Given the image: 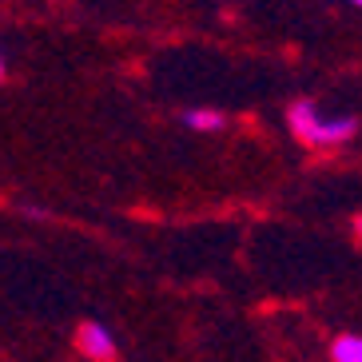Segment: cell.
<instances>
[{
	"label": "cell",
	"mask_w": 362,
	"mask_h": 362,
	"mask_svg": "<svg viewBox=\"0 0 362 362\" xmlns=\"http://www.w3.org/2000/svg\"><path fill=\"white\" fill-rule=\"evenodd\" d=\"M354 235H358V239H362V215H358V219H354Z\"/></svg>",
	"instance_id": "5"
},
{
	"label": "cell",
	"mask_w": 362,
	"mask_h": 362,
	"mask_svg": "<svg viewBox=\"0 0 362 362\" xmlns=\"http://www.w3.org/2000/svg\"><path fill=\"white\" fill-rule=\"evenodd\" d=\"M0 76H4V60H0Z\"/></svg>",
	"instance_id": "6"
},
{
	"label": "cell",
	"mask_w": 362,
	"mask_h": 362,
	"mask_svg": "<svg viewBox=\"0 0 362 362\" xmlns=\"http://www.w3.org/2000/svg\"><path fill=\"white\" fill-rule=\"evenodd\" d=\"M287 124H291V132H295V139L307 144V148H339V144H346V139L358 132V119L354 116H322L310 100L291 104Z\"/></svg>",
	"instance_id": "1"
},
{
	"label": "cell",
	"mask_w": 362,
	"mask_h": 362,
	"mask_svg": "<svg viewBox=\"0 0 362 362\" xmlns=\"http://www.w3.org/2000/svg\"><path fill=\"white\" fill-rule=\"evenodd\" d=\"M183 124L195 128V132H219L227 119L219 116V112H211V107H195V112H183Z\"/></svg>",
	"instance_id": "4"
},
{
	"label": "cell",
	"mask_w": 362,
	"mask_h": 362,
	"mask_svg": "<svg viewBox=\"0 0 362 362\" xmlns=\"http://www.w3.org/2000/svg\"><path fill=\"white\" fill-rule=\"evenodd\" d=\"M76 346L88 358H116V339H112V330L104 322H84L76 330Z\"/></svg>",
	"instance_id": "2"
},
{
	"label": "cell",
	"mask_w": 362,
	"mask_h": 362,
	"mask_svg": "<svg viewBox=\"0 0 362 362\" xmlns=\"http://www.w3.org/2000/svg\"><path fill=\"white\" fill-rule=\"evenodd\" d=\"M351 4H358V8H362V0H351Z\"/></svg>",
	"instance_id": "7"
},
{
	"label": "cell",
	"mask_w": 362,
	"mask_h": 362,
	"mask_svg": "<svg viewBox=\"0 0 362 362\" xmlns=\"http://www.w3.org/2000/svg\"><path fill=\"white\" fill-rule=\"evenodd\" d=\"M330 358L334 362H362V334H339L330 342Z\"/></svg>",
	"instance_id": "3"
}]
</instances>
